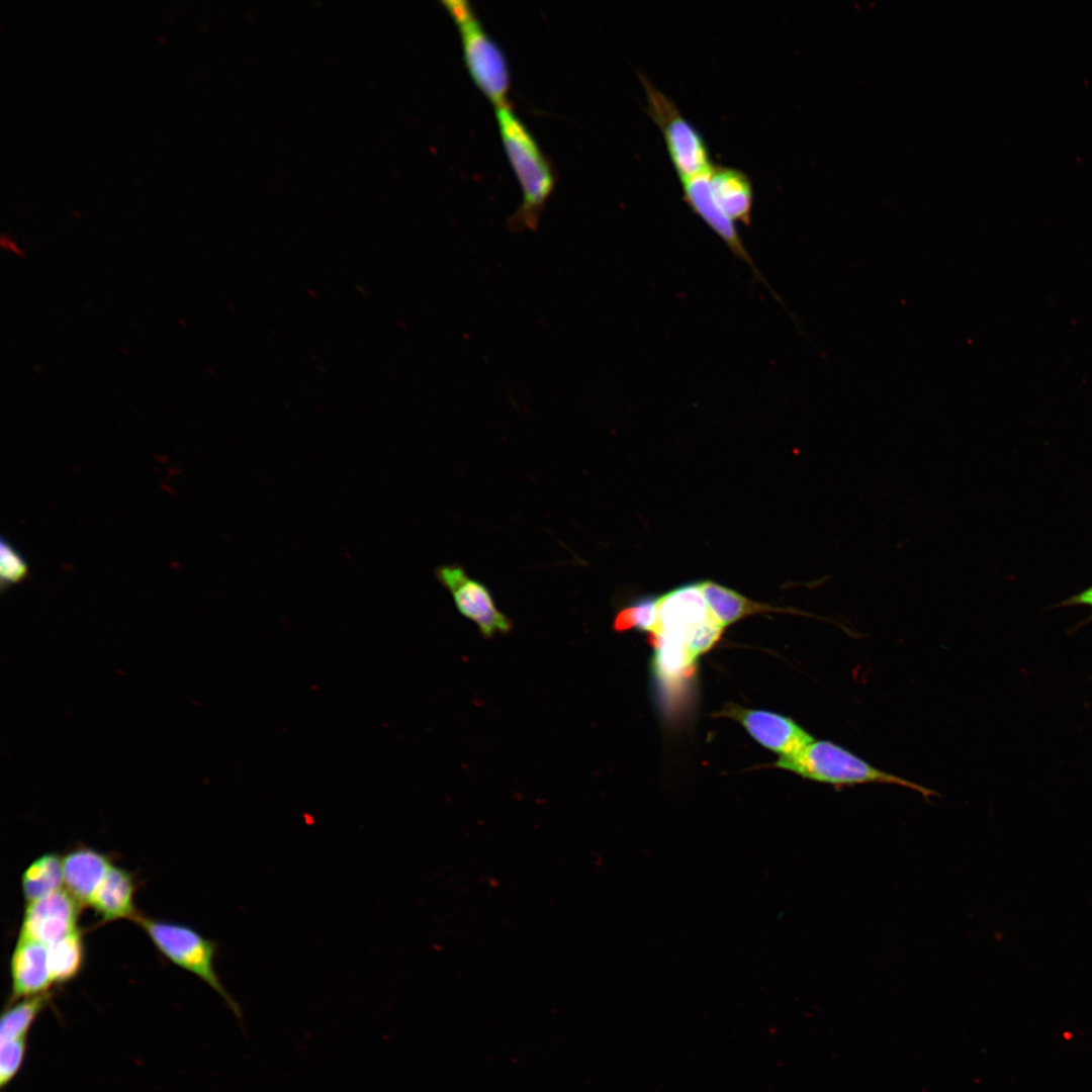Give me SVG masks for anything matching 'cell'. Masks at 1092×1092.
Wrapping results in <instances>:
<instances>
[{
	"label": "cell",
	"mask_w": 1092,
	"mask_h": 1092,
	"mask_svg": "<svg viewBox=\"0 0 1092 1092\" xmlns=\"http://www.w3.org/2000/svg\"><path fill=\"white\" fill-rule=\"evenodd\" d=\"M81 907L82 905L64 889L26 903L19 937L50 946L79 928Z\"/></svg>",
	"instance_id": "cell-8"
},
{
	"label": "cell",
	"mask_w": 1092,
	"mask_h": 1092,
	"mask_svg": "<svg viewBox=\"0 0 1092 1092\" xmlns=\"http://www.w3.org/2000/svg\"><path fill=\"white\" fill-rule=\"evenodd\" d=\"M711 617L698 582L687 583L658 598V629L652 634L685 644L690 633Z\"/></svg>",
	"instance_id": "cell-10"
},
{
	"label": "cell",
	"mask_w": 1092,
	"mask_h": 1092,
	"mask_svg": "<svg viewBox=\"0 0 1092 1092\" xmlns=\"http://www.w3.org/2000/svg\"><path fill=\"white\" fill-rule=\"evenodd\" d=\"M709 172L710 170L680 181L682 198L689 208L726 244L734 256L746 262L755 276L763 281L742 243L735 222L717 205L711 191Z\"/></svg>",
	"instance_id": "cell-9"
},
{
	"label": "cell",
	"mask_w": 1092,
	"mask_h": 1092,
	"mask_svg": "<svg viewBox=\"0 0 1092 1092\" xmlns=\"http://www.w3.org/2000/svg\"><path fill=\"white\" fill-rule=\"evenodd\" d=\"M709 180L720 209L734 222L748 226L753 208V186L748 175L738 168L713 163Z\"/></svg>",
	"instance_id": "cell-13"
},
{
	"label": "cell",
	"mask_w": 1092,
	"mask_h": 1092,
	"mask_svg": "<svg viewBox=\"0 0 1092 1092\" xmlns=\"http://www.w3.org/2000/svg\"><path fill=\"white\" fill-rule=\"evenodd\" d=\"M464 63L477 88L495 106L508 105L510 71L506 56L475 14L457 24Z\"/></svg>",
	"instance_id": "cell-5"
},
{
	"label": "cell",
	"mask_w": 1092,
	"mask_h": 1092,
	"mask_svg": "<svg viewBox=\"0 0 1092 1092\" xmlns=\"http://www.w3.org/2000/svg\"><path fill=\"white\" fill-rule=\"evenodd\" d=\"M495 116L505 152L522 191V202L509 218L508 228L513 232L535 231L555 187L554 170L509 104L495 108Z\"/></svg>",
	"instance_id": "cell-1"
},
{
	"label": "cell",
	"mask_w": 1092,
	"mask_h": 1092,
	"mask_svg": "<svg viewBox=\"0 0 1092 1092\" xmlns=\"http://www.w3.org/2000/svg\"><path fill=\"white\" fill-rule=\"evenodd\" d=\"M1062 606L1089 605L1092 606V586L1064 601Z\"/></svg>",
	"instance_id": "cell-22"
},
{
	"label": "cell",
	"mask_w": 1092,
	"mask_h": 1092,
	"mask_svg": "<svg viewBox=\"0 0 1092 1092\" xmlns=\"http://www.w3.org/2000/svg\"><path fill=\"white\" fill-rule=\"evenodd\" d=\"M28 573L24 557L4 538L0 541L1 587L21 582Z\"/></svg>",
	"instance_id": "cell-21"
},
{
	"label": "cell",
	"mask_w": 1092,
	"mask_h": 1092,
	"mask_svg": "<svg viewBox=\"0 0 1092 1092\" xmlns=\"http://www.w3.org/2000/svg\"><path fill=\"white\" fill-rule=\"evenodd\" d=\"M26 1038L0 1041V1087L10 1084L21 1069L26 1054Z\"/></svg>",
	"instance_id": "cell-20"
},
{
	"label": "cell",
	"mask_w": 1092,
	"mask_h": 1092,
	"mask_svg": "<svg viewBox=\"0 0 1092 1092\" xmlns=\"http://www.w3.org/2000/svg\"><path fill=\"white\" fill-rule=\"evenodd\" d=\"M48 947L53 983L61 985L74 980L85 963V944L80 928Z\"/></svg>",
	"instance_id": "cell-17"
},
{
	"label": "cell",
	"mask_w": 1092,
	"mask_h": 1092,
	"mask_svg": "<svg viewBox=\"0 0 1092 1092\" xmlns=\"http://www.w3.org/2000/svg\"><path fill=\"white\" fill-rule=\"evenodd\" d=\"M435 575L452 596L457 611L473 622L484 638L491 639L512 630V620L498 610L488 586L470 576L462 565H440Z\"/></svg>",
	"instance_id": "cell-6"
},
{
	"label": "cell",
	"mask_w": 1092,
	"mask_h": 1092,
	"mask_svg": "<svg viewBox=\"0 0 1092 1092\" xmlns=\"http://www.w3.org/2000/svg\"><path fill=\"white\" fill-rule=\"evenodd\" d=\"M136 882L128 870L112 864L94 893L89 906L101 922L130 919L138 916L134 905Z\"/></svg>",
	"instance_id": "cell-14"
},
{
	"label": "cell",
	"mask_w": 1092,
	"mask_h": 1092,
	"mask_svg": "<svg viewBox=\"0 0 1092 1092\" xmlns=\"http://www.w3.org/2000/svg\"><path fill=\"white\" fill-rule=\"evenodd\" d=\"M63 857L57 852H46L36 857L21 876V890L25 903L41 899L62 889Z\"/></svg>",
	"instance_id": "cell-16"
},
{
	"label": "cell",
	"mask_w": 1092,
	"mask_h": 1092,
	"mask_svg": "<svg viewBox=\"0 0 1092 1092\" xmlns=\"http://www.w3.org/2000/svg\"><path fill=\"white\" fill-rule=\"evenodd\" d=\"M718 716L740 723L759 744L780 757L792 755L814 740L794 720L777 713L727 704Z\"/></svg>",
	"instance_id": "cell-7"
},
{
	"label": "cell",
	"mask_w": 1092,
	"mask_h": 1092,
	"mask_svg": "<svg viewBox=\"0 0 1092 1092\" xmlns=\"http://www.w3.org/2000/svg\"><path fill=\"white\" fill-rule=\"evenodd\" d=\"M1091 619H1092V616H1091Z\"/></svg>",
	"instance_id": "cell-23"
},
{
	"label": "cell",
	"mask_w": 1092,
	"mask_h": 1092,
	"mask_svg": "<svg viewBox=\"0 0 1092 1092\" xmlns=\"http://www.w3.org/2000/svg\"><path fill=\"white\" fill-rule=\"evenodd\" d=\"M616 632L631 629L655 633L658 629V598H646L620 609L613 621Z\"/></svg>",
	"instance_id": "cell-19"
},
{
	"label": "cell",
	"mask_w": 1092,
	"mask_h": 1092,
	"mask_svg": "<svg viewBox=\"0 0 1092 1092\" xmlns=\"http://www.w3.org/2000/svg\"><path fill=\"white\" fill-rule=\"evenodd\" d=\"M111 866L104 852L83 844L75 846L63 856L65 890L82 906L89 905Z\"/></svg>",
	"instance_id": "cell-12"
},
{
	"label": "cell",
	"mask_w": 1092,
	"mask_h": 1092,
	"mask_svg": "<svg viewBox=\"0 0 1092 1092\" xmlns=\"http://www.w3.org/2000/svg\"><path fill=\"white\" fill-rule=\"evenodd\" d=\"M647 112L660 129L673 169L680 181L707 172L713 163L708 145L699 129L680 112L674 101L660 91L642 72Z\"/></svg>",
	"instance_id": "cell-4"
},
{
	"label": "cell",
	"mask_w": 1092,
	"mask_h": 1092,
	"mask_svg": "<svg viewBox=\"0 0 1092 1092\" xmlns=\"http://www.w3.org/2000/svg\"><path fill=\"white\" fill-rule=\"evenodd\" d=\"M11 992L7 1003L50 992L53 980L49 947L19 937L10 958Z\"/></svg>",
	"instance_id": "cell-11"
},
{
	"label": "cell",
	"mask_w": 1092,
	"mask_h": 1092,
	"mask_svg": "<svg viewBox=\"0 0 1092 1092\" xmlns=\"http://www.w3.org/2000/svg\"><path fill=\"white\" fill-rule=\"evenodd\" d=\"M698 585L714 619L722 626L731 625L745 617L784 611L757 603L713 580H703Z\"/></svg>",
	"instance_id": "cell-15"
},
{
	"label": "cell",
	"mask_w": 1092,
	"mask_h": 1092,
	"mask_svg": "<svg viewBox=\"0 0 1092 1092\" xmlns=\"http://www.w3.org/2000/svg\"><path fill=\"white\" fill-rule=\"evenodd\" d=\"M804 779L837 788L861 784H889L913 790L925 800L937 796L931 789L879 769L851 751L828 740H813L798 752L779 757L774 764Z\"/></svg>",
	"instance_id": "cell-2"
},
{
	"label": "cell",
	"mask_w": 1092,
	"mask_h": 1092,
	"mask_svg": "<svg viewBox=\"0 0 1092 1092\" xmlns=\"http://www.w3.org/2000/svg\"><path fill=\"white\" fill-rule=\"evenodd\" d=\"M52 998L51 992L7 1003L0 1021V1041L26 1038L27 1033Z\"/></svg>",
	"instance_id": "cell-18"
},
{
	"label": "cell",
	"mask_w": 1092,
	"mask_h": 1092,
	"mask_svg": "<svg viewBox=\"0 0 1092 1092\" xmlns=\"http://www.w3.org/2000/svg\"><path fill=\"white\" fill-rule=\"evenodd\" d=\"M135 922L147 933L155 947L172 964L197 976L211 987L242 1021L243 1012L228 992L214 968L218 943L201 935L194 928L168 920L138 914Z\"/></svg>",
	"instance_id": "cell-3"
}]
</instances>
